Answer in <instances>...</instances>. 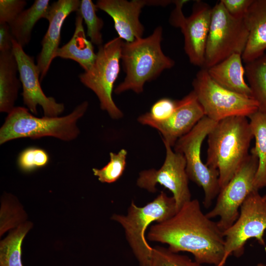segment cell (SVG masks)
<instances>
[{"instance_id": "cell-25", "label": "cell", "mask_w": 266, "mask_h": 266, "mask_svg": "<svg viewBox=\"0 0 266 266\" xmlns=\"http://www.w3.org/2000/svg\"><path fill=\"white\" fill-rule=\"evenodd\" d=\"M32 226L29 222L21 224L1 241L0 266H23L21 245L23 239Z\"/></svg>"}, {"instance_id": "cell-10", "label": "cell", "mask_w": 266, "mask_h": 266, "mask_svg": "<svg viewBox=\"0 0 266 266\" xmlns=\"http://www.w3.org/2000/svg\"><path fill=\"white\" fill-rule=\"evenodd\" d=\"M266 230V200L259 193L253 190L247 197L239 209L234 223L223 232L225 237L224 266L228 257L236 258L244 253L246 242L251 238L265 246L264 235Z\"/></svg>"}, {"instance_id": "cell-11", "label": "cell", "mask_w": 266, "mask_h": 266, "mask_svg": "<svg viewBox=\"0 0 266 266\" xmlns=\"http://www.w3.org/2000/svg\"><path fill=\"white\" fill-rule=\"evenodd\" d=\"M258 166V158L249 154L228 184L220 189L213 208L206 213L210 219L219 217L217 223L222 232L229 228L236 220L241 205L254 190Z\"/></svg>"}, {"instance_id": "cell-21", "label": "cell", "mask_w": 266, "mask_h": 266, "mask_svg": "<svg viewBox=\"0 0 266 266\" xmlns=\"http://www.w3.org/2000/svg\"><path fill=\"white\" fill-rule=\"evenodd\" d=\"M17 63L12 50L0 52V111L9 113L15 107L20 88Z\"/></svg>"}, {"instance_id": "cell-7", "label": "cell", "mask_w": 266, "mask_h": 266, "mask_svg": "<svg viewBox=\"0 0 266 266\" xmlns=\"http://www.w3.org/2000/svg\"><path fill=\"white\" fill-rule=\"evenodd\" d=\"M123 41L117 37L99 46L92 66L79 75L81 82L93 91L98 98L100 108L114 119H120L123 116L112 99L114 84L120 69Z\"/></svg>"}, {"instance_id": "cell-4", "label": "cell", "mask_w": 266, "mask_h": 266, "mask_svg": "<svg viewBox=\"0 0 266 266\" xmlns=\"http://www.w3.org/2000/svg\"><path fill=\"white\" fill-rule=\"evenodd\" d=\"M88 105V101H84L66 116L41 118L33 115L26 108L15 107L0 128V144L24 137L52 136L64 141L72 140L80 133L77 122L85 113Z\"/></svg>"}, {"instance_id": "cell-17", "label": "cell", "mask_w": 266, "mask_h": 266, "mask_svg": "<svg viewBox=\"0 0 266 266\" xmlns=\"http://www.w3.org/2000/svg\"><path fill=\"white\" fill-rule=\"evenodd\" d=\"M96 5L112 18L118 37L125 42L142 37L144 27L139 16L147 0H99Z\"/></svg>"}, {"instance_id": "cell-23", "label": "cell", "mask_w": 266, "mask_h": 266, "mask_svg": "<svg viewBox=\"0 0 266 266\" xmlns=\"http://www.w3.org/2000/svg\"><path fill=\"white\" fill-rule=\"evenodd\" d=\"M49 0H35L31 6L23 10L9 25L12 35L23 48L31 39L33 29L42 18L46 19L50 7Z\"/></svg>"}, {"instance_id": "cell-8", "label": "cell", "mask_w": 266, "mask_h": 266, "mask_svg": "<svg viewBox=\"0 0 266 266\" xmlns=\"http://www.w3.org/2000/svg\"><path fill=\"white\" fill-rule=\"evenodd\" d=\"M249 35L244 18L232 16L220 0L212 7L204 66L208 69L234 54L242 55Z\"/></svg>"}, {"instance_id": "cell-13", "label": "cell", "mask_w": 266, "mask_h": 266, "mask_svg": "<svg viewBox=\"0 0 266 266\" xmlns=\"http://www.w3.org/2000/svg\"><path fill=\"white\" fill-rule=\"evenodd\" d=\"M188 0H174L175 7L169 22L179 28L184 38V50L193 65L203 67L206 45L209 31L212 7L205 2L197 1L191 14L186 17L182 7Z\"/></svg>"}, {"instance_id": "cell-32", "label": "cell", "mask_w": 266, "mask_h": 266, "mask_svg": "<svg viewBox=\"0 0 266 266\" xmlns=\"http://www.w3.org/2000/svg\"><path fill=\"white\" fill-rule=\"evenodd\" d=\"M253 0H221L227 11L236 18H244Z\"/></svg>"}, {"instance_id": "cell-31", "label": "cell", "mask_w": 266, "mask_h": 266, "mask_svg": "<svg viewBox=\"0 0 266 266\" xmlns=\"http://www.w3.org/2000/svg\"><path fill=\"white\" fill-rule=\"evenodd\" d=\"M25 0H0V23H11L24 10Z\"/></svg>"}, {"instance_id": "cell-9", "label": "cell", "mask_w": 266, "mask_h": 266, "mask_svg": "<svg viewBox=\"0 0 266 266\" xmlns=\"http://www.w3.org/2000/svg\"><path fill=\"white\" fill-rule=\"evenodd\" d=\"M192 86L205 116L214 121L232 116L248 118L258 110L257 102L253 98L220 86L211 78L205 68L198 72Z\"/></svg>"}, {"instance_id": "cell-27", "label": "cell", "mask_w": 266, "mask_h": 266, "mask_svg": "<svg viewBox=\"0 0 266 266\" xmlns=\"http://www.w3.org/2000/svg\"><path fill=\"white\" fill-rule=\"evenodd\" d=\"M127 151L121 149L118 153H110V161L103 167L92 169L94 175L102 183H112L122 175L126 167Z\"/></svg>"}, {"instance_id": "cell-33", "label": "cell", "mask_w": 266, "mask_h": 266, "mask_svg": "<svg viewBox=\"0 0 266 266\" xmlns=\"http://www.w3.org/2000/svg\"><path fill=\"white\" fill-rule=\"evenodd\" d=\"M13 39L9 24L0 23V52L12 50Z\"/></svg>"}, {"instance_id": "cell-5", "label": "cell", "mask_w": 266, "mask_h": 266, "mask_svg": "<svg viewBox=\"0 0 266 266\" xmlns=\"http://www.w3.org/2000/svg\"><path fill=\"white\" fill-rule=\"evenodd\" d=\"M177 212L175 200L164 192L143 206L132 200L125 215L113 214L111 219L123 228L126 240L139 266H149L152 248L145 233L153 222L166 220Z\"/></svg>"}, {"instance_id": "cell-29", "label": "cell", "mask_w": 266, "mask_h": 266, "mask_svg": "<svg viewBox=\"0 0 266 266\" xmlns=\"http://www.w3.org/2000/svg\"><path fill=\"white\" fill-rule=\"evenodd\" d=\"M49 156L44 150L29 147L23 151L18 159L19 167L24 171L29 172L47 165Z\"/></svg>"}, {"instance_id": "cell-19", "label": "cell", "mask_w": 266, "mask_h": 266, "mask_svg": "<svg viewBox=\"0 0 266 266\" xmlns=\"http://www.w3.org/2000/svg\"><path fill=\"white\" fill-rule=\"evenodd\" d=\"M242 61L241 55L234 54L206 69L211 78L220 86L253 98L251 89L244 79L245 70Z\"/></svg>"}, {"instance_id": "cell-2", "label": "cell", "mask_w": 266, "mask_h": 266, "mask_svg": "<svg viewBox=\"0 0 266 266\" xmlns=\"http://www.w3.org/2000/svg\"><path fill=\"white\" fill-rule=\"evenodd\" d=\"M253 138L249 121L244 116H232L217 122L207 135L206 165L218 170L220 189L249 155Z\"/></svg>"}, {"instance_id": "cell-16", "label": "cell", "mask_w": 266, "mask_h": 266, "mask_svg": "<svg viewBox=\"0 0 266 266\" xmlns=\"http://www.w3.org/2000/svg\"><path fill=\"white\" fill-rule=\"evenodd\" d=\"M80 3L79 0H58L50 5L46 18L49 22L48 28L41 40V50L37 57L40 81L46 75L59 48L64 21L71 13L79 9Z\"/></svg>"}, {"instance_id": "cell-3", "label": "cell", "mask_w": 266, "mask_h": 266, "mask_svg": "<svg viewBox=\"0 0 266 266\" xmlns=\"http://www.w3.org/2000/svg\"><path fill=\"white\" fill-rule=\"evenodd\" d=\"M162 28L158 26L146 37L131 42L123 41L121 60L126 76L115 89L116 94L128 90L141 93L146 82L155 79L164 70L174 66V61L162 51Z\"/></svg>"}, {"instance_id": "cell-22", "label": "cell", "mask_w": 266, "mask_h": 266, "mask_svg": "<svg viewBox=\"0 0 266 266\" xmlns=\"http://www.w3.org/2000/svg\"><path fill=\"white\" fill-rule=\"evenodd\" d=\"M255 146L250 154L258 160V166L254 182V190L266 187V114L258 110L248 117Z\"/></svg>"}, {"instance_id": "cell-28", "label": "cell", "mask_w": 266, "mask_h": 266, "mask_svg": "<svg viewBox=\"0 0 266 266\" xmlns=\"http://www.w3.org/2000/svg\"><path fill=\"white\" fill-rule=\"evenodd\" d=\"M149 266H203L189 257L175 253L168 247L156 246L152 252Z\"/></svg>"}, {"instance_id": "cell-30", "label": "cell", "mask_w": 266, "mask_h": 266, "mask_svg": "<svg viewBox=\"0 0 266 266\" xmlns=\"http://www.w3.org/2000/svg\"><path fill=\"white\" fill-rule=\"evenodd\" d=\"M177 100L162 98L156 101L151 106L150 112L144 114L149 118L156 121L166 120L174 112Z\"/></svg>"}, {"instance_id": "cell-14", "label": "cell", "mask_w": 266, "mask_h": 266, "mask_svg": "<svg viewBox=\"0 0 266 266\" xmlns=\"http://www.w3.org/2000/svg\"><path fill=\"white\" fill-rule=\"evenodd\" d=\"M12 51L16 58L22 83L23 102L29 110L36 115L38 105L42 107L44 116L58 117L64 110L63 103L57 102L53 97H47L40 84V72L33 57L28 55L15 40Z\"/></svg>"}, {"instance_id": "cell-34", "label": "cell", "mask_w": 266, "mask_h": 266, "mask_svg": "<svg viewBox=\"0 0 266 266\" xmlns=\"http://www.w3.org/2000/svg\"><path fill=\"white\" fill-rule=\"evenodd\" d=\"M264 199L266 200V194L263 196Z\"/></svg>"}, {"instance_id": "cell-26", "label": "cell", "mask_w": 266, "mask_h": 266, "mask_svg": "<svg viewBox=\"0 0 266 266\" xmlns=\"http://www.w3.org/2000/svg\"><path fill=\"white\" fill-rule=\"evenodd\" d=\"M98 9L96 4L91 0H82L77 11L84 20L87 26V35L91 42L100 46L102 45L103 42L101 31L103 26V21L96 14Z\"/></svg>"}, {"instance_id": "cell-15", "label": "cell", "mask_w": 266, "mask_h": 266, "mask_svg": "<svg viewBox=\"0 0 266 266\" xmlns=\"http://www.w3.org/2000/svg\"><path fill=\"white\" fill-rule=\"evenodd\" d=\"M203 110L193 91L180 100H177L176 107L172 114L166 120L156 121L144 114L140 116L138 121L157 130L162 139L171 147L180 137L188 133L204 117Z\"/></svg>"}, {"instance_id": "cell-20", "label": "cell", "mask_w": 266, "mask_h": 266, "mask_svg": "<svg viewBox=\"0 0 266 266\" xmlns=\"http://www.w3.org/2000/svg\"><path fill=\"white\" fill-rule=\"evenodd\" d=\"M82 17L77 11L73 34L67 43L59 47L55 58L72 60L87 71L93 65L97 54L92 43L86 37Z\"/></svg>"}, {"instance_id": "cell-1", "label": "cell", "mask_w": 266, "mask_h": 266, "mask_svg": "<svg viewBox=\"0 0 266 266\" xmlns=\"http://www.w3.org/2000/svg\"><path fill=\"white\" fill-rule=\"evenodd\" d=\"M211 219L203 212L198 200H191L172 217L152 225L146 239L166 244L173 252L190 253L202 265L224 266L223 232Z\"/></svg>"}, {"instance_id": "cell-6", "label": "cell", "mask_w": 266, "mask_h": 266, "mask_svg": "<svg viewBox=\"0 0 266 266\" xmlns=\"http://www.w3.org/2000/svg\"><path fill=\"white\" fill-rule=\"evenodd\" d=\"M217 122L204 116L187 134L177 140L174 151L184 157L189 179L202 188L203 206L209 208L220 191L219 172L208 167L201 157V148L204 139Z\"/></svg>"}, {"instance_id": "cell-24", "label": "cell", "mask_w": 266, "mask_h": 266, "mask_svg": "<svg viewBox=\"0 0 266 266\" xmlns=\"http://www.w3.org/2000/svg\"><path fill=\"white\" fill-rule=\"evenodd\" d=\"M245 76L258 104V110L266 114V54L245 66Z\"/></svg>"}, {"instance_id": "cell-12", "label": "cell", "mask_w": 266, "mask_h": 266, "mask_svg": "<svg viewBox=\"0 0 266 266\" xmlns=\"http://www.w3.org/2000/svg\"><path fill=\"white\" fill-rule=\"evenodd\" d=\"M163 141L166 150L163 165L159 169L151 168L140 171L136 185L152 193L156 192L158 184L163 186L172 194L177 212L192 200L186 160L182 154L175 152L167 142Z\"/></svg>"}, {"instance_id": "cell-18", "label": "cell", "mask_w": 266, "mask_h": 266, "mask_svg": "<svg viewBox=\"0 0 266 266\" xmlns=\"http://www.w3.org/2000/svg\"><path fill=\"white\" fill-rule=\"evenodd\" d=\"M249 35L242 61L251 62L266 51V0H253L244 17Z\"/></svg>"}]
</instances>
